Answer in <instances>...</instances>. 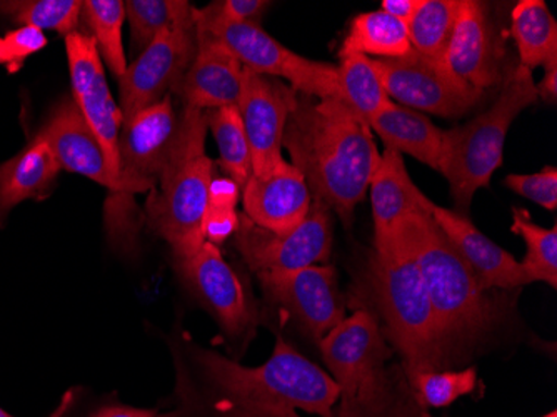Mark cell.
<instances>
[{"mask_svg":"<svg viewBox=\"0 0 557 417\" xmlns=\"http://www.w3.org/2000/svg\"><path fill=\"white\" fill-rule=\"evenodd\" d=\"M208 111L184 108L159 191L147 200V221L172 247L177 262L190 259L205 244L202 222L208 209L214 161L206 154Z\"/></svg>","mask_w":557,"mask_h":417,"instance_id":"5","label":"cell"},{"mask_svg":"<svg viewBox=\"0 0 557 417\" xmlns=\"http://www.w3.org/2000/svg\"><path fill=\"white\" fill-rule=\"evenodd\" d=\"M337 75L343 102L366 124L391 102L371 59L366 56L347 54L341 58Z\"/></svg>","mask_w":557,"mask_h":417,"instance_id":"27","label":"cell"},{"mask_svg":"<svg viewBox=\"0 0 557 417\" xmlns=\"http://www.w3.org/2000/svg\"><path fill=\"white\" fill-rule=\"evenodd\" d=\"M322 359L339 388L336 417H386L394 403L386 363L391 357L379 319L354 310L319 341Z\"/></svg>","mask_w":557,"mask_h":417,"instance_id":"7","label":"cell"},{"mask_svg":"<svg viewBox=\"0 0 557 417\" xmlns=\"http://www.w3.org/2000/svg\"><path fill=\"white\" fill-rule=\"evenodd\" d=\"M511 36L522 68L533 71L557 61V22L544 0H521L516 4Z\"/></svg>","mask_w":557,"mask_h":417,"instance_id":"25","label":"cell"},{"mask_svg":"<svg viewBox=\"0 0 557 417\" xmlns=\"http://www.w3.org/2000/svg\"><path fill=\"white\" fill-rule=\"evenodd\" d=\"M537 99L533 71L518 65L487 111L461 127L443 131L437 172L449 182L458 206L469 209L474 194L490 186L494 172L503 165L504 144L512 122Z\"/></svg>","mask_w":557,"mask_h":417,"instance_id":"6","label":"cell"},{"mask_svg":"<svg viewBox=\"0 0 557 417\" xmlns=\"http://www.w3.org/2000/svg\"><path fill=\"white\" fill-rule=\"evenodd\" d=\"M83 4L81 0H12L0 2V14L8 15L17 24L55 30L67 37L77 33Z\"/></svg>","mask_w":557,"mask_h":417,"instance_id":"33","label":"cell"},{"mask_svg":"<svg viewBox=\"0 0 557 417\" xmlns=\"http://www.w3.org/2000/svg\"><path fill=\"white\" fill-rule=\"evenodd\" d=\"M258 278L269 299L286 310L312 341H322L346 318L334 266H309Z\"/></svg>","mask_w":557,"mask_h":417,"instance_id":"13","label":"cell"},{"mask_svg":"<svg viewBox=\"0 0 557 417\" xmlns=\"http://www.w3.org/2000/svg\"><path fill=\"white\" fill-rule=\"evenodd\" d=\"M369 191L374 219V247L379 249L393 243L399 225L422 209L428 197L409 177L403 154L391 147L381 154Z\"/></svg>","mask_w":557,"mask_h":417,"instance_id":"21","label":"cell"},{"mask_svg":"<svg viewBox=\"0 0 557 417\" xmlns=\"http://www.w3.org/2000/svg\"><path fill=\"white\" fill-rule=\"evenodd\" d=\"M0 417H14V416H11V414L5 413V410L2 409V407H0Z\"/></svg>","mask_w":557,"mask_h":417,"instance_id":"44","label":"cell"},{"mask_svg":"<svg viewBox=\"0 0 557 417\" xmlns=\"http://www.w3.org/2000/svg\"><path fill=\"white\" fill-rule=\"evenodd\" d=\"M283 147L289 150L312 199L321 200L344 224H350L381 161L369 125L343 100L299 94Z\"/></svg>","mask_w":557,"mask_h":417,"instance_id":"2","label":"cell"},{"mask_svg":"<svg viewBox=\"0 0 557 417\" xmlns=\"http://www.w3.org/2000/svg\"><path fill=\"white\" fill-rule=\"evenodd\" d=\"M2 39H4L8 69L11 74H15L24 65L25 59L37 54L47 46L46 34L34 25H21L18 29L11 30Z\"/></svg>","mask_w":557,"mask_h":417,"instance_id":"36","label":"cell"},{"mask_svg":"<svg viewBox=\"0 0 557 417\" xmlns=\"http://www.w3.org/2000/svg\"><path fill=\"white\" fill-rule=\"evenodd\" d=\"M269 5L271 2H265V0H224V2H215L206 9L222 21L259 25Z\"/></svg>","mask_w":557,"mask_h":417,"instance_id":"37","label":"cell"},{"mask_svg":"<svg viewBox=\"0 0 557 417\" xmlns=\"http://www.w3.org/2000/svg\"><path fill=\"white\" fill-rule=\"evenodd\" d=\"M368 281L375 309L383 319L384 338L403 357L408 379L447 368L424 279L399 236L389 246L374 247Z\"/></svg>","mask_w":557,"mask_h":417,"instance_id":"4","label":"cell"},{"mask_svg":"<svg viewBox=\"0 0 557 417\" xmlns=\"http://www.w3.org/2000/svg\"><path fill=\"white\" fill-rule=\"evenodd\" d=\"M72 99L77 103V108L83 112L84 119L104 150L109 171L119 191V139H121L124 115L112 97L106 74L99 75L89 86L72 93Z\"/></svg>","mask_w":557,"mask_h":417,"instance_id":"26","label":"cell"},{"mask_svg":"<svg viewBox=\"0 0 557 417\" xmlns=\"http://www.w3.org/2000/svg\"><path fill=\"white\" fill-rule=\"evenodd\" d=\"M180 119L168 96L122 124L119 191L106 206L109 237L119 250L136 247L137 229L131 199L154 189L180 128Z\"/></svg>","mask_w":557,"mask_h":417,"instance_id":"8","label":"cell"},{"mask_svg":"<svg viewBox=\"0 0 557 417\" xmlns=\"http://www.w3.org/2000/svg\"><path fill=\"white\" fill-rule=\"evenodd\" d=\"M371 62L387 96L412 111L461 118L483 99L450 77L441 62L425 58L414 49L400 59H371Z\"/></svg>","mask_w":557,"mask_h":417,"instance_id":"12","label":"cell"},{"mask_svg":"<svg viewBox=\"0 0 557 417\" xmlns=\"http://www.w3.org/2000/svg\"><path fill=\"white\" fill-rule=\"evenodd\" d=\"M459 9L461 0H421L408 24L412 49L433 61H443Z\"/></svg>","mask_w":557,"mask_h":417,"instance_id":"29","label":"cell"},{"mask_svg":"<svg viewBox=\"0 0 557 417\" xmlns=\"http://www.w3.org/2000/svg\"><path fill=\"white\" fill-rule=\"evenodd\" d=\"M244 65L214 37L197 33L193 64L175 93L184 106L197 111L237 106L243 94Z\"/></svg>","mask_w":557,"mask_h":417,"instance_id":"19","label":"cell"},{"mask_svg":"<svg viewBox=\"0 0 557 417\" xmlns=\"http://www.w3.org/2000/svg\"><path fill=\"white\" fill-rule=\"evenodd\" d=\"M543 81L537 84V96L546 102H556L557 99V61L549 62L544 65Z\"/></svg>","mask_w":557,"mask_h":417,"instance_id":"41","label":"cell"},{"mask_svg":"<svg viewBox=\"0 0 557 417\" xmlns=\"http://www.w3.org/2000/svg\"><path fill=\"white\" fill-rule=\"evenodd\" d=\"M194 21L197 33L214 37L249 71L275 79L283 77L297 94L304 96L343 100L336 65L296 54L272 39L261 25L222 21L208 9H194Z\"/></svg>","mask_w":557,"mask_h":417,"instance_id":"9","label":"cell"},{"mask_svg":"<svg viewBox=\"0 0 557 417\" xmlns=\"http://www.w3.org/2000/svg\"><path fill=\"white\" fill-rule=\"evenodd\" d=\"M39 134L54 150L61 169L97 182L114 196L117 186L109 171L104 150L72 97L55 106Z\"/></svg>","mask_w":557,"mask_h":417,"instance_id":"20","label":"cell"},{"mask_svg":"<svg viewBox=\"0 0 557 417\" xmlns=\"http://www.w3.org/2000/svg\"><path fill=\"white\" fill-rule=\"evenodd\" d=\"M246 218L274 234H287L308 218L312 196L299 169L278 162L265 174H250L243 187Z\"/></svg>","mask_w":557,"mask_h":417,"instance_id":"17","label":"cell"},{"mask_svg":"<svg viewBox=\"0 0 557 417\" xmlns=\"http://www.w3.org/2000/svg\"><path fill=\"white\" fill-rule=\"evenodd\" d=\"M429 199V197H428ZM424 207L409 216L396 236L406 243L424 279L447 364L466 356L497 328L504 309L494 291L484 290Z\"/></svg>","mask_w":557,"mask_h":417,"instance_id":"3","label":"cell"},{"mask_svg":"<svg viewBox=\"0 0 557 417\" xmlns=\"http://www.w3.org/2000/svg\"><path fill=\"white\" fill-rule=\"evenodd\" d=\"M243 196V186H239L230 175H212L209 184V207H224V209H236Z\"/></svg>","mask_w":557,"mask_h":417,"instance_id":"39","label":"cell"},{"mask_svg":"<svg viewBox=\"0 0 557 417\" xmlns=\"http://www.w3.org/2000/svg\"><path fill=\"white\" fill-rule=\"evenodd\" d=\"M299 94L283 81L244 68L237 109L246 128L252 174L261 175L283 162V139Z\"/></svg>","mask_w":557,"mask_h":417,"instance_id":"15","label":"cell"},{"mask_svg":"<svg viewBox=\"0 0 557 417\" xmlns=\"http://www.w3.org/2000/svg\"><path fill=\"white\" fill-rule=\"evenodd\" d=\"M325 204L312 199L308 218L287 234H274L239 216L236 246L256 274L289 272L327 262L333 249L331 214Z\"/></svg>","mask_w":557,"mask_h":417,"instance_id":"10","label":"cell"},{"mask_svg":"<svg viewBox=\"0 0 557 417\" xmlns=\"http://www.w3.org/2000/svg\"><path fill=\"white\" fill-rule=\"evenodd\" d=\"M208 124L219 147V165L244 187L252 174L249 143L237 106L208 111Z\"/></svg>","mask_w":557,"mask_h":417,"instance_id":"31","label":"cell"},{"mask_svg":"<svg viewBox=\"0 0 557 417\" xmlns=\"http://www.w3.org/2000/svg\"><path fill=\"white\" fill-rule=\"evenodd\" d=\"M511 231L524 240L528 246L522 271L529 282H547L557 285V225L541 228L531 221V214L521 207H512Z\"/></svg>","mask_w":557,"mask_h":417,"instance_id":"32","label":"cell"},{"mask_svg":"<svg viewBox=\"0 0 557 417\" xmlns=\"http://www.w3.org/2000/svg\"><path fill=\"white\" fill-rule=\"evenodd\" d=\"M197 50L196 21L159 34L119 79L124 122L180 87Z\"/></svg>","mask_w":557,"mask_h":417,"instance_id":"11","label":"cell"},{"mask_svg":"<svg viewBox=\"0 0 557 417\" xmlns=\"http://www.w3.org/2000/svg\"><path fill=\"white\" fill-rule=\"evenodd\" d=\"M237 228H239V214L236 209L209 206L206 209L205 222H202L205 243L222 246L225 241L236 234Z\"/></svg>","mask_w":557,"mask_h":417,"instance_id":"38","label":"cell"},{"mask_svg":"<svg viewBox=\"0 0 557 417\" xmlns=\"http://www.w3.org/2000/svg\"><path fill=\"white\" fill-rule=\"evenodd\" d=\"M190 291L208 307L222 331L244 341L258 328V310L237 272L225 262L218 246L205 243L190 259L177 262Z\"/></svg>","mask_w":557,"mask_h":417,"instance_id":"14","label":"cell"},{"mask_svg":"<svg viewBox=\"0 0 557 417\" xmlns=\"http://www.w3.org/2000/svg\"><path fill=\"white\" fill-rule=\"evenodd\" d=\"M543 417H557V410H550L549 414H546V416Z\"/></svg>","mask_w":557,"mask_h":417,"instance_id":"45","label":"cell"},{"mask_svg":"<svg viewBox=\"0 0 557 417\" xmlns=\"http://www.w3.org/2000/svg\"><path fill=\"white\" fill-rule=\"evenodd\" d=\"M408 25L391 17L384 11L359 14L350 22L346 39L339 50V58L347 54L374 56L391 61L411 52Z\"/></svg>","mask_w":557,"mask_h":417,"instance_id":"24","label":"cell"},{"mask_svg":"<svg viewBox=\"0 0 557 417\" xmlns=\"http://www.w3.org/2000/svg\"><path fill=\"white\" fill-rule=\"evenodd\" d=\"M381 5H383L381 11L408 25L421 5V0H383Z\"/></svg>","mask_w":557,"mask_h":417,"instance_id":"40","label":"cell"},{"mask_svg":"<svg viewBox=\"0 0 557 417\" xmlns=\"http://www.w3.org/2000/svg\"><path fill=\"white\" fill-rule=\"evenodd\" d=\"M61 171L54 150L40 134L0 164V224L24 200L49 196Z\"/></svg>","mask_w":557,"mask_h":417,"instance_id":"22","label":"cell"},{"mask_svg":"<svg viewBox=\"0 0 557 417\" xmlns=\"http://www.w3.org/2000/svg\"><path fill=\"white\" fill-rule=\"evenodd\" d=\"M189 357L193 371L181 376L174 409L161 417H336L334 379L283 338L258 368L199 346Z\"/></svg>","mask_w":557,"mask_h":417,"instance_id":"1","label":"cell"},{"mask_svg":"<svg viewBox=\"0 0 557 417\" xmlns=\"http://www.w3.org/2000/svg\"><path fill=\"white\" fill-rule=\"evenodd\" d=\"M92 417H158V410L129 406H106L100 407Z\"/></svg>","mask_w":557,"mask_h":417,"instance_id":"42","label":"cell"},{"mask_svg":"<svg viewBox=\"0 0 557 417\" xmlns=\"http://www.w3.org/2000/svg\"><path fill=\"white\" fill-rule=\"evenodd\" d=\"M125 21L131 25V50L137 58L165 29L194 21V8L186 0H129L125 2Z\"/></svg>","mask_w":557,"mask_h":417,"instance_id":"28","label":"cell"},{"mask_svg":"<svg viewBox=\"0 0 557 417\" xmlns=\"http://www.w3.org/2000/svg\"><path fill=\"white\" fill-rule=\"evenodd\" d=\"M84 21L90 29V37L96 40L102 62L109 71L121 79L127 71L124 44H122V25L125 22V2L122 0H86L83 4Z\"/></svg>","mask_w":557,"mask_h":417,"instance_id":"30","label":"cell"},{"mask_svg":"<svg viewBox=\"0 0 557 417\" xmlns=\"http://www.w3.org/2000/svg\"><path fill=\"white\" fill-rule=\"evenodd\" d=\"M368 125L386 147L399 154H409L422 164L440 171L443 131L421 112L389 102Z\"/></svg>","mask_w":557,"mask_h":417,"instance_id":"23","label":"cell"},{"mask_svg":"<svg viewBox=\"0 0 557 417\" xmlns=\"http://www.w3.org/2000/svg\"><path fill=\"white\" fill-rule=\"evenodd\" d=\"M504 186L515 191L519 196L533 200L547 211L557 207V169L546 165L537 174H511L504 181Z\"/></svg>","mask_w":557,"mask_h":417,"instance_id":"35","label":"cell"},{"mask_svg":"<svg viewBox=\"0 0 557 417\" xmlns=\"http://www.w3.org/2000/svg\"><path fill=\"white\" fill-rule=\"evenodd\" d=\"M0 64L8 65V56H5L4 39L0 37Z\"/></svg>","mask_w":557,"mask_h":417,"instance_id":"43","label":"cell"},{"mask_svg":"<svg viewBox=\"0 0 557 417\" xmlns=\"http://www.w3.org/2000/svg\"><path fill=\"white\" fill-rule=\"evenodd\" d=\"M416 400L424 407H447L468 396L478 384V372L474 368L462 371H429L421 372L409 379Z\"/></svg>","mask_w":557,"mask_h":417,"instance_id":"34","label":"cell"},{"mask_svg":"<svg viewBox=\"0 0 557 417\" xmlns=\"http://www.w3.org/2000/svg\"><path fill=\"white\" fill-rule=\"evenodd\" d=\"M428 211L484 290L511 291L531 284L522 271L521 262L484 236L465 216L436 206L431 199H428Z\"/></svg>","mask_w":557,"mask_h":417,"instance_id":"18","label":"cell"},{"mask_svg":"<svg viewBox=\"0 0 557 417\" xmlns=\"http://www.w3.org/2000/svg\"><path fill=\"white\" fill-rule=\"evenodd\" d=\"M441 64L450 77L484 96L500 81V54L486 4L461 0L458 21Z\"/></svg>","mask_w":557,"mask_h":417,"instance_id":"16","label":"cell"}]
</instances>
